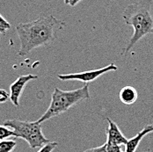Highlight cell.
<instances>
[{
    "mask_svg": "<svg viewBox=\"0 0 153 152\" xmlns=\"http://www.w3.org/2000/svg\"><path fill=\"white\" fill-rule=\"evenodd\" d=\"M64 26L63 21L53 15L42 16L34 21L17 25L16 31L20 42L18 55L25 56L35 48L51 44L56 33Z\"/></svg>",
    "mask_w": 153,
    "mask_h": 152,
    "instance_id": "1",
    "label": "cell"
},
{
    "mask_svg": "<svg viewBox=\"0 0 153 152\" xmlns=\"http://www.w3.org/2000/svg\"><path fill=\"white\" fill-rule=\"evenodd\" d=\"M153 0H141L128 4L123 11V18L126 25L134 28V33L123 53L126 55L144 36L153 33Z\"/></svg>",
    "mask_w": 153,
    "mask_h": 152,
    "instance_id": "2",
    "label": "cell"
},
{
    "mask_svg": "<svg viewBox=\"0 0 153 152\" xmlns=\"http://www.w3.org/2000/svg\"><path fill=\"white\" fill-rule=\"evenodd\" d=\"M90 98L89 86L85 85L83 87L73 91H62L58 88L55 90L51 96V102L44 114L37 121L39 123L60 115L74 107L78 102L88 99Z\"/></svg>",
    "mask_w": 153,
    "mask_h": 152,
    "instance_id": "3",
    "label": "cell"
},
{
    "mask_svg": "<svg viewBox=\"0 0 153 152\" xmlns=\"http://www.w3.org/2000/svg\"><path fill=\"white\" fill-rule=\"evenodd\" d=\"M4 126L13 131L14 137L25 140L31 149L40 148L50 142L44 136L42 125L37 121L29 122L20 120H8L4 122Z\"/></svg>",
    "mask_w": 153,
    "mask_h": 152,
    "instance_id": "4",
    "label": "cell"
},
{
    "mask_svg": "<svg viewBox=\"0 0 153 152\" xmlns=\"http://www.w3.org/2000/svg\"><path fill=\"white\" fill-rule=\"evenodd\" d=\"M115 70H117V66L114 63H110L109 65H107L104 68L78 72V73H72V74H59L57 77L62 81L77 80V81H81L83 83H90V82L96 80L97 78H99L100 76L104 75L107 72L115 71Z\"/></svg>",
    "mask_w": 153,
    "mask_h": 152,
    "instance_id": "5",
    "label": "cell"
},
{
    "mask_svg": "<svg viewBox=\"0 0 153 152\" xmlns=\"http://www.w3.org/2000/svg\"><path fill=\"white\" fill-rule=\"evenodd\" d=\"M38 79L37 75H22L19 76L15 81L10 85V99L15 107H19V98L24 91L26 85L32 81Z\"/></svg>",
    "mask_w": 153,
    "mask_h": 152,
    "instance_id": "6",
    "label": "cell"
},
{
    "mask_svg": "<svg viewBox=\"0 0 153 152\" xmlns=\"http://www.w3.org/2000/svg\"><path fill=\"white\" fill-rule=\"evenodd\" d=\"M107 122L108 123L107 129V143L118 144V145H126L128 142V139L123 136L122 131L120 130L119 127L114 122L107 118Z\"/></svg>",
    "mask_w": 153,
    "mask_h": 152,
    "instance_id": "7",
    "label": "cell"
},
{
    "mask_svg": "<svg viewBox=\"0 0 153 152\" xmlns=\"http://www.w3.org/2000/svg\"><path fill=\"white\" fill-rule=\"evenodd\" d=\"M150 133H153V125L152 124L146 125L137 135L128 140V142L125 145V152H136L143 138Z\"/></svg>",
    "mask_w": 153,
    "mask_h": 152,
    "instance_id": "8",
    "label": "cell"
},
{
    "mask_svg": "<svg viewBox=\"0 0 153 152\" xmlns=\"http://www.w3.org/2000/svg\"><path fill=\"white\" fill-rule=\"evenodd\" d=\"M137 91L132 86H125L120 91L119 98L124 105H132L137 100Z\"/></svg>",
    "mask_w": 153,
    "mask_h": 152,
    "instance_id": "9",
    "label": "cell"
},
{
    "mask_svg": "<svg viewBox=\"0 0 153 152\" xmlns=\"http://www.w3.org/2000/svg\"><path fill=\"white\" fill-rule=\"evenodd\" d=\"M14 140H2L0 141V152H13L16 148Z\"/></svg>",
    "mask_w": 153,
    "mask_h": 152,
    "instance_id": "10",
    "label": "cell"
},
{
    "mask_svg": "<svg viewBox=\"0 0 153 152\" xmlns=\"http://www.w3.org/2000/svg\"><path fill=\"white\" fill-rule=\"evenodd\" d=\"M11 136L14 137V133H13V131L11 128L5 127V126H4V125H3V126H0V141L5 140L6 138Z\"/></svg>",
    "mask_w": 153,
    "mask_h": 152,
    "instance_id": "11",
    "label": "cell"
},
{
    "mask_svg": "<svg viewBox=\"0 0 153 152\" xmlns=\"http://www.w3.org/2000/svg\"><path fill=\"white\" fill-rule=\"evenodd\" d=\"M10 28H11V24L0 14V33H5Z\"/></svg>",
    "mask_w": 153,
    "mask_h": 152,
    "instance_id": "12",
    "label": "cell"
},
{
    "mask_svg": "<svg viewBox=\"0 0 153 152\" xmlns=\"http://www.w3.org/2000/svg\"><path fill=\"white\" fill-rule=\"evenodd\" d=\"M57 144H58L57 142H49L48 143H47L44 146H42L38 152H52L55 150V148L57 146Z\"/></svg>",
    "mask_w": 153,
    "mask_h": 152,
    "instance_id": "13",
    "label": "cell"
},
{
    "mask_svg": "<svg viewBox=\"0 0 153 152\" xmlns=\"http://www.w3.org/2000/svg\"><path fill=\"white\" fill-rule=\"evenodd\" d=\"M107 146V152H123L122 151V146L118 144H113V143H106Z\"/></svg>",
    "mask_w": 153,
    "mask_h": 152,
    "instance_id": "14",
    "label": "cell"
},
{
    "mask_svg": "<svg viewBox=\"0 0 153 152\" xmlns=\"http://www.w3.org/2000/svg\"><path fill=\"white\" fill-rule=\"evenodd\" d=\"M8 99H10V94L4 89H0V104L5 103Z\"/></svg>",
    "mask_w": 153,
    "mask_h": 152,
    "instance_id": "15",
    "label": "cell"
},
{
    "mask_svg": "<svg viewBox=\"0 0 153 152\" xmlns=\"http://www.w3.org/2000/svg\"><path fill=\"white\" fill-rule=\"evenodd\" d=\"M84 152H107V146H106V144H104V145H101L100 147L88 149Z\"/></svg>",
    "mask_w": 153,
    "mask_h": 152,
    "instance_id": "16",
    "label": "cell"
},
{
    "mask_svg": "<svg viewBox=\"0 0 153 152\" xmlns=\"http://www.w3.org/2000/svg\"><path fill=\"white\" fill-rule=\"evenodd\" d=\"M81 0H64V3L66 4H70L71 6H75L77 3H79Z\"/></svg>",
    "mask_w": 153,
    "mask_h": 152,
    "instance_id": "17",
    "label": "cell"
}]
</instances>
